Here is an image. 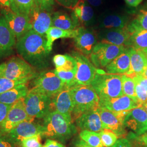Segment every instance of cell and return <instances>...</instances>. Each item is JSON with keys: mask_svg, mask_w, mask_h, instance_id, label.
Segmentation results:
<instances>
[{"mask_svg": "<svg viewBox=\"0 0 147 147\" xmlns=\"http://www.w3.org/2000/svg\"><path fill=\"white\" fill-rule=\"evenodd\" d=\"M99 134L104 147H112L118 140V137L116 134L108 129H104Z\"/></svg>", "mask_w": 147, "mask_h": 147, "instance_id": "obj_36", "label": "cell"}, {"mask_svg": "<svg viewBox=\"0 0 147 147\" xmlns=\"http://www.w3.org/2000/svg\"><path fill=\"white\" fill-rule=\"evenodd\" d=\"M71 56L75 59L77 65V71L72 87L90 85L98 73V69L81 53L73 52Z\"/></svg>", "mask_w": 147, "mask_h": 147, "instance_id": "obj_7", "label": "cell"}, {"mask_svg": "<svg viewBox=\"0 0 147 147\" xmlns=\"http://www.w3.org/2000/svg\"><path fill=\"white\" fill-rule=\"evenodd\" d=\"M130 68V47H126L124 53L116 57L106 67V73L109 74L126 75Z\"/></svg>", "mask_w": 147, "mask_h": 147, "instance_id": "obj_24", "label": "cell"}, {"mask_svg": "<svg viewBox=\"0 0 147 147\" xmlns=\"http://www.w3.org/2000/svg\"><path fill=\"white\" fill-rule=\"evenodd\" d=\"M142 51L144 53V55H145V56H146V57L147 59V49L145 50H143V51Z\"/></svg>", "mask_w": 147, "mask_h": 147, "instance_id": "obj_53", "label": "cell"}, {"mask_svg": "<svg viewBox=\"0 0 147 147\" xmlns=\"http://www.w3.org/2000/svg\"><path fill=\"white\" fill-rule=\"evenodd\" d=\"M99 106L113 112L129 111L142 106L137 98L123 95L120 97L109 99H100Z\"/></svg>", "mask_w": 147, "mask_h": 147, "instance_id": "obj_15", "label": "cell"}, {"mask_svg": "<svg viewBox=\"0 0 147 147\" xmlns=\"http://www.w3.org/2000/svg\"><path fill=\"white\" fill-rule=\"evenodd\" d=\"M76 71L77 65L75 59L71 55L69 56L68 62L64 67L53 70L55 74L65 84L68 89L72 87Z\"/></svg>", "mask_w": 147, "mask_h": 147, "instance_id": "obj_25", "label": "cell"}, {"mask_svg": "<svg viewBox=\"0 0 147 147\" xmlns=\"http://www.w3.org/2000/svg\"><path fill=\"white\" fill-rule=\"evenodd\" d=\"M124 124L137 135H141L147 132V113L143 106H140L127 113Z\"/></svg>", "mask_w": 147, "mask_h": 147, "instance_id": "obj_16", "label": "cell"}, {"mask_svg": "<svg viewBox=\"0 0 147 147\" xmlns=\"http://www.w3.org/2000/svg\"><path fill=\"white\" fill-rule=\"evenodd\" d=\"M35 5L42 11L51 13L55 5V0H34Z\"/></svg>", "mask_w": 147, "mask_h": 147, "instance_id": "obj_38", "label": "cell"}, {"mask_svg": "<svg viewBox=\"0 0 147 147\" xmlns=\"http://www.w3.org/2000/svg\"><path fill=\"white\" fill-rule=\"evenodd\" d=\"M38 74L34 68L24 59L16 57L11 58L6 63L5 69L1 77L19 80L31 76L36 77Z\"/></svg>", "mask_w": 147, "mask_h": 147, "instance_id": "obj_10", "label": "cell"}, {"mask_svg": "<svg viewBox=\"0 0 147 147\" xmlns=\"http://www.w3.org/2000/svg\"><path fill=\"white\" fill-rule=\"evenodd\" d=\"M79 0H56L59 4L67 8L73 9Z\"/></svg>", "mask_w": 147, "mask_h": 147, "instance_id": "obj_44", "label": "cell"}, {"mask_svg": "<svg viewBox=\"0 0 147 147\" xmlns=\"http://www.w3.org/2000/svg\"><path fill=\"white\" fill-rule=\"evenodd\" d=\"M5 66H6V63H3L0 64V78L5 69Z\"/></svg>", "mask_w": 147, "mask_h": 147, "instance_id": "obj_51", "label": "cell"}, {"mask_svg": "<svg viewBox=\"0 0 147 147\" xmlns=\"http://www.w3.org/2000/svg\"><path fill=\"white\" fill-rule=\"evenodd\" d=\"M28 18L32 30L45 37L47 32L51 26L52 16L51 13L41 10L35 5Z\"/></svg>", "mask_w": 147, "mask_h": 147, "instance_id": "obj_19", "label": "cell"}, {"mask_svg": "<svg viewBox=\"0 0 147 147\" xmlns=\"http://www.w3.org/2000/svg\"><path fill=\"white\" fill-rule=\"evenodd\" d=\"M130 68L126 75L132 77L136 75H142L147 66V59L144 53L140 50L130 47Z\"/></svg>", "mask_w": 147, "mask_h": 147, "instance_id": "obj_26", "label": "cell"}, {"mask_svg": "<svg viewBox=\"0 0 147 147\" xmlns=\"http://www.w3.org/2000/svg\"><path fill=\"white\" fill-rule=\"evenodd\" d=\"M142 75L144 77L146 78L147 79V66L146 67V68L144 69V71H143Z\"/></svg>", "mask_w": 147, "mask_h": 147, "instance_id": "obj_52", "label": "cell"}, {"mask_svg": "<svg viewBox=\"0 0 147 147\" xmlns=\"http://www.w3.org/2000/svg\"><path fill=\"white\" fill-rule=\"evenodd\" d=\"M24 98L12 105L5 119L0 125V131L6 133L25 121H33L27 113Z\"/></svg>", "mask_w": 147, "mask_h": 147, "instance_id": "obj_11", "label": "cell"}, {"mask_svg": "<svg viewBox=\"0 0 147 147\" xmlns=\"http://www.w3.org/2000/svg\"><path fill=\"white\" fill-rule=\"evenodd\" d=\"M80 138L81 140L92 147H104L99 133L88 130H82L80 133Z\"/></svg>", "mask_w": 147, "mask_h": 147, "instance_id": "obj_32", "label": "cell"}, {"mask_svg": "<svg viewBox=\"0 0 147 147\" xmlns=\"http://www.w3.org/2000/svg\"><path fill=\"white\" fill-rule=\"evenodd\" d=\"M29 89L26 84H21L0 94V103L13 105L18 100L26 96Z\"/></svg>", "mask_w": 147, "mask_h": 147, "instance_id": "obj_27", "label": "cell"}, {"mask_svg": "<svg viewBox=\"0 0 147 147\" xmlns=\"http://www.w3.org/2000/svg\"><path fill=\"white\" fill-rule=\"evenodd\" d=\"M18 53L33 68L42 69L48 65L50 53L47 49V39L33 30L27 32L16 43Z\"/></svg>", "mask_w": 147, "mask_h": 147, "instance_id": "obj_1", "label": "cell"}, {"mask_svg": "<svg viewBox=\"0 0 147 147\" xmlns=\"http://www.w3.org/2000/svg\"><path fill=\"white\" fill-rule=\"evenodd\" d=\"M135 93L142 105L147 103V92L141 84L135 82Z\"/></svg>", "mask_w": 147, "mask_h": 147, "instance_id": "obj_39", "label": "cell"}, {"mask_svg": "<svg viewBox=\"0 0 147 147\" xmlns=\"http://www.w3.org/2000/svg\"><path fill=\"white\" fill-rule=\"evenodd\" d=\"M27 113L32 120L35 118H44L51 111L52 98L42 93L36 87L30 89L24 98Z\"/></svg>", "mask_w": 147, "mask_h": 147, "instance_id": "obj_5", "label": "cell"}, {"mask_svg": "<svg viewBox=\"0 0 147 147\" xmlns=\"http://www.w3.org/2000/svg\"><path fill=\"white\" fill-rule=\"evenodd\" d=\"M69 90L73 101V121L85 112L99 107L100 98L91 85L78 86Z\"/></svg>", "mask_w": 147, "mask_h": 147, "instance_id": "obj_3", "label": "cell"}, {"mask_svg": "<svg viewBox=\"0 0 147 147\" xmlns=\"http://www.w3.org/2000/svg\"><path fill=\"white\" fill-rule=\"evenodd\" d=\"M112 147H137L126 137L119 138Z\"/></svg>", "mask_w": 147, "mask_h": 147, "instance_id": "obj_42", "label": "cell"}, {"mask_svg": "<svg viewBox=\"0 0 147 147\" xmlns=\"http://www.w3.org/2000/svg\"><path fill=\"white\" fill-rule=\"evenodd\" d=\"M129 24V17L118 13H106L99 19L100 29L123 28Z\"/></svg>", "mask_w": 147, "mask_h": 147, "instance_id": "obj_23", "label": "cell"}, {"mask_svg": "<svg viewBox=\"0 0 147 147\" xmlns=\"http://www.w3.org/2000/svg\"><path fill=\"white\" fill-rule=\"evenodd\" d=\"M0 7H1L2 9H9V0H0Z\"/></svg>", "mask_w": 147, "mask_h": 147, "instance_id": "obj_49", "label": "cell"}, {"mask_svg": "<svg viewBox=\"0 0 147 147\" xmlns=\"http://www.w3.org/2000/svg\"><path fill=\"white\" fill-rule=\"evenodd\" d=\"M75 123L81 131L86 130L100 133L104 130L97 109L89 111L83 113L75 120Z\"/></svg>", "mask_w": 147, "mask_h": 147, "instance_id": "obj_22", "label": "cell"}, {"mask_svg": "<svg viewBox=\"0 0 147 147\" xmlns=\"http://www.w3.org/2000/svg\"><path fill=\"white\" fill-rule=\"evenodd\" d=\"M123 28L103 29L97 34L99 42L129 47L131 34L127 27Z\"/></svg>", "mask_w": 147, "mask_h": 147, "instance_id": "obj_17", "label": "cell"}, {"mask_svg": "<svg viewBox=\"0 0 147 147\" xmlns=\"http://www.w3.org/2000/svg\"><path fill=\"white\" fill-rule=\"evenodd\" d=\"M16 44V38L8 26L5 18L0 16V58L11 54Z\"/></svg>", "mask_w": 147, "mask_h": 147, "instance_id": "obj_21", "label": "cell"}, {"mask_svg": "<svg viewBox=\"0 0 147 147\" xmlns=\"http://www.w3.org/2000/svg\"><path fill=\"white\" fill-rule=\"evenodd\" d=\"M77 29L78 34L74 38L75 46L79 53L84 56H90L98 42L97 34L90 28L80 26Z\"/></svg>", "mask_w": 147, "mask_h": 147, "instance_id": "obj_14", "label": "cell"}, {"mask_svg": "<svg viewBox=\"0 0 147 147\" xmlns=\"http://www.w3.org/2000/svg\"><path fill=\"white\" fill-rule=\"evenodd\" d=\"M144 9H146V10L147 11V5H146V6H145V7H144Z\"/></svg>", "mask_w": 147, "mask_h": 147, "instance_id": "obj_54", "label": "cell"}, {"mask_svg": "<svg viewBox=\"0 0 147 147\" xmlns=\"http://www.w3.org/2000/svg\"><path fill=\"white\" fill-rule=\"evenodd\" d=\"M34 87L53 98L59 92L67 88L66 84L53 71H42L33 79Z\"/></svg>", "mask_w": 147, "mask_h": 147, "instance_id": "obj_8", "label": "cell"}, {"mask_svg": "<svg viewBox=\"0 0 147 147\" xmlns=\"http://www.w3.org/2000/svg\"><path fill=\"white\" fill-rule=\"evenodd\" d=\"M52 108L73 121L72 113L74 110L73 101L70 90L63 89L52 98Z\"/></svg>", "mask_w": 147, "mask_h": 147, "instance_id": "obj_20", "label": "cell"}, {"mask_svg": "<svg viewBox=\"0 0 147 147\" xmlns=\"http://www.w3.org/2000/svg\"><path fill=\"white\" fill-rule=\"evenodd\" d=\"M43 126L42 125L33 122L25 121L16 126L5 134L17 146L20 147L21 142L24 139L29 137L40 135L42 136Z\"/></svg>", "mask_w": 147, "mask_h": 147, "instance_id": "obj_13", "label": "cell"}, {"mask_svg": "<svg viewBox=\"0 0 147 147\" xmlns=\"http://www.w3.org/2000/svg\"><path fill=\"white\" fill-rule=\"evenodd\" d=\"M128 30L141 28L147 30V11L144 8L140 9L136 18L127 25Z\"/></svg>", "mask_w": 147, "mask_h": 147, "instance_id": "obj_34", "label": "cell"}, {"mask_svg": "<svg viewBox=\"0 0 147 147\" xmlns=\"http://www.w3.org/2000/svg\"><path fill=\"white\" fill-rule=\"evenodd\" d=\"M9 9L13 12L23 16H30L35 7L34 0H9Z\"/></svg>", "mask_w": 147, "mask_h": 147, "instance_id": "obj_31", "label": "cell"}, {"mask_svg": "<svg viewBox=\"0 0 147 147\" xmlns=\"http://www.w3.org/2000/svg\"><path fill=\"white\" fill-rule=\"evenodd\" d=\"M1 13L17 40L32 30L28 16L16 14L10 9H2Z\"/></svg>", "mask_w": 147, "mask_h": 147, "instance_id": "obj_12", "label": "cell"}, {"mask_svg": "<svg viewBox=\"0 0 147 147\" xmlns=\"http://www.w3.org/2000/svg\"><path fill=\"white\" fill-rule=\"evenodd\" d=\"M51 26L63 30H74L78 25L75 23L71 16L63 11L55 12L52 16Z\"/></svg>", "mask_w": 147, "mask_h": 147, "instance_id": "obj_29", "label": "cell"}, {"mask_svg": "<svg viewBox=\"0 0 147 147\" xmlns=\"http://www.w3.org/2000/svg\"><path fill=\"white\" fill-rule=\"evenodd\" d=\"M121 80L123 94L137 98L135 93V82L134 79L126 75H122Z\"/></svg>", "mask_w": 147, "mask_h": 147, "instance_id": "obj_35", "label": "cell"}, {"mask_svg": "<svg viewBox=\"0 0 147 147\" xmlns=\"http://www.w3.org/2000/svg\"><path fill=\"white\" fill-rule=\"evenodd\" d=\"M126 4V5L133 7L136 8L140 5L144 0H124Z\"/></svg>", "mask_w": 147, "mask_h": 147, "instance_id": "obj_47", "label": "cell"}, {"mask_svg": "<svg viewBox=\"0 0 147 147\" xmlns=\"http://www.w3.org/2000/svg\"><path fill=\"white\" fill-rule=\"evenodd\" d=\"M70 55H56L53 58V62L56 68H59L64 67L68 61Z\"/></svg>", "mask_w": 147, "mask_h": 147, "instance_id": "obj_40", "label": "cell"}, {"mask_svg": "<svg viewBox=\"0 0 147 147\" xmlns=\"http://www.w3.org/2000/svg\"><path fill=\"white\" fill-rule=\"evenodd\" d=\"M122 75L105 73L98 69L91 86L100 99H109L123 95L122 89Z\"/></svg>", "mask_w": 147, "mask_h": 147, "instance_id": "obj_4", "label": "cell"}, {"mask_svg": "<svg viewBox=\"0 0 147 147\" xmlns=\"http://www.w3.org/2000/svg\"><path fill=\"white\" fill-rule=\"evenodd\" d=\"M36 77L31 76L19 80H12L5 78H0V94H2L19 84H26L30 80Z\"/></svg>", "mask_w": 147, "mask_h": 147, "instance_id": "obj_33", "label": "cell"}, {"mask_svg": "<svg viewBox=\"0 0 147 147\" xmlns=\"http://www.w3.org/2000/svg\"><path fill=\"white\" fill-rule=\"evenodd\" d=\"M42 147H65L63 144L52 139H47Z\"/></svg>", "mask_w": 147, "mask_h": 147, "instance_id": "obj_46", "label": "cell"}, {"mask_svg": "<svg viewBox=\"0 0 147 147\" xmlns=\"http://www.w3.org/2000/svg\"><path fill=\"white\" fill-rule=\"evenodd\" d=\"M71 16L78 26L81 24L86 27L93 25L95 21L94 10L86 0H79L73 9Z\"/></svg>", "mask_w": 147, "mask_h": 147, "instance_id": "obj_18", "label": "cell"}, {"mask_svg": "<svg viewBox=\"0 0 147 147\" xmlns=\"http://www.w3.org/2000/svg\"><path fill=\"white\" fill-rule=\"evenodd\" d=\"M42 136L65 142L76 132L73 121L56 111L43 118Z\"/></svg>", "mask_w": 147, "mask_h": 147, "instance_id": "obj_2", "label": "cell"}, {"mask_svg": "<svg viewBox=\"0 0 147 147\" xmlns=\"http://www.w3.org/2000/svg\"><path fill=\"white\" fill-rule=\"evenodd\" d=\"M40 135H37L35 136L29 137L24 139L21 142V147H42L40 142L41 141Z\"/></svg>", "mask_w": 147, "mask_h": 147, "instance_id": "obj_37", "label": "cell"}, {"mask_svg": "<svg viewBox=\"0 0 147 147\" xmlns=\"http://www.w3.org/2000/svg\"><path fill=\"white\" fill-rule=\"evenodd\" d=\"M128 30L131 34L129 47L141 51L147 49V30L141 28Z\"/></svg>", "mask_w": 147, "mask_h": 147, "instance_id": "obj_30", "label": "cell"}, {"mask_svg": "<svg viewBox=\"0 0 147 147\" xmlns=\"http://www.w3.org/2000/svg\"><path fill=\"white\" fill-rule=\"evenodd\" d=\"M0 147H17L5 132L0 131Z\"/></svg>", "mask_w": 147, "mask_h": 147, "instance_id": "obj_41", "label": "cell"}, {"mask_svg": "<svg viewBox=\"0 0 147 147\" xmlns=\"http://www.w3.org/2000/svg\"><path fill=\"white\" fill-rule=\"evenodd\" d=\"M74 147H90L89 145H88L86 143H85L84 141L82 140H80L78 141L77 142L75 143Z\"/></svg>", "mask_w": 147, "mask_h": 147, "instance_id": "obj_50", "label": "cell"}, {"mask_svg": "<svg viewBox=\"0 0 147 147\" xmlns=\"http://www.w3.org/2000/svg\"><path fill=\"white\" fill-rule=\"evenodd\" d=\"M77 28L74 30H63L55 27H50L47 32L45 35L47 51L50 53L53 49V42L58 39L74 38L78 34Z\"/></svg>", "mask_w": 147, "mask_h": 147, "instance_id": "obj_28", "label": "cell"}, {"mask_svg": "<svg viewBox=\"0 0 147 147\" xmlns=\"http://www.w3.org/2000/svg\"><path fill=\"white\" fill-rule=\"evenodd\" d=\"M97 111L100 115L104 129L110 130L120 138L127 135L124 124V119L129 111L113 112L100 106Z\"/></svg>", "mask_w": 147, "mask_h": 147, "instance_id": "obj_9", "label": "cell"}, {"mask_svg": "<svg viewBox=\"0 0 147 147\" xmlns=\"http://www.w3.org/2000/svg\"><path fill=\"white\" fill-rule=\"evenodd\" d=\"M12 105L0 103V125L5 119Z\"/></svg>", "mask_w": 147, "mask_h": 147, "instance_id": "obj_43", "label": "cell"}, {"mask_svg": "<svg viewBox=\"0 0 147 147\" xmlns=\"http://www.w3.org/2000/svg\"><path fill=\"white\" fill-rule=\"evenodd\" d=\"M131 78L134 79L135 82L141 84L147 92V79L146 78L144 77L142 75H136Z\"/></svg>", "mask_w": 147, "mask_h": 147, "instance_id": "obj_45", "label": "cell"}, {"mask_svg": "<svg viewBox=\"0 0 147 147\" xmlns=\"http://www.w3.org/2000/svg\"><path fill=\"white\" fill-rule=\"evenodd\" d=\"M86 1L91 6L96 7L100 6L102 3L103 0H86Z\"/></svg>", "mask_w": 147, "mask_h": 147, "instance_id": "obj_48", "label": "cell"}, {"mask_svg": "<svg viewBox=\"0 0 147 147\" xmlns=\"http://www.w3.org/2000/svg\"><path fill=\"white\" fill-rule=\"evenodd\" d=\"M123 45L98 42L90 55L92 63L97 68H106L108 64L125 50Z\"/></svg>", "mask_w": 147, "mask_h": 147, "instance_id": "obj_6", "label": "cell"}]
</instances>
